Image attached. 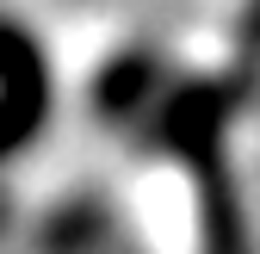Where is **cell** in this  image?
I'll return each instance as SVG.
<instances>
[{"label":"cell","mask_w":260,"mask_h":254,"mask_svg":"<svg viewBox=\"0 0 260 254\" xmlns=\"http://www.w3.org/2000/svg\"><path fill=\"white\" fill-rule=\"evenodd\" d=\"M44 100H50V75H44L38 38L0 19V155H7V143L44 124Z\"/></svg>","instance_id":"cell-1"}]
</instances>
